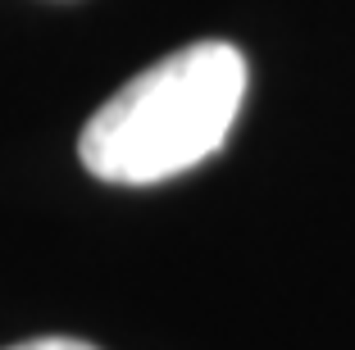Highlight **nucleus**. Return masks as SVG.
<instances>
[{
	"mask_svg": "<svg viewBox=\"0 0 355 350\" xmlns=\"http://www.w3.org/2000/svg\"><path fill=\"white\" fill-rule=\"evenodd\" d=\"M246 96V60L228 42H196L155 60L87 119L78 155L92 177L150 186L196 168L228 141Z\"/></svg>",
	"mask_w": 355,
	"mask_h": 350,
	"instance_id": "1",
	"label": "nucleus"
},
{
	"mask_svg": "<svg viewBox=\"0 0 355 350\" xmlns=\"http://www.w3.org/2000/svg\"><path fill=\"white\" fill-rule=\"evenodd\" d=\"M5 350H96V346L73 341V337H37V341H19V346H5Z\"/></svg>",
	"mask_w": 355,
	"mask_h": 350,
	"instance_id": "2",
	"label": "nucleus"
}]
</instances>
